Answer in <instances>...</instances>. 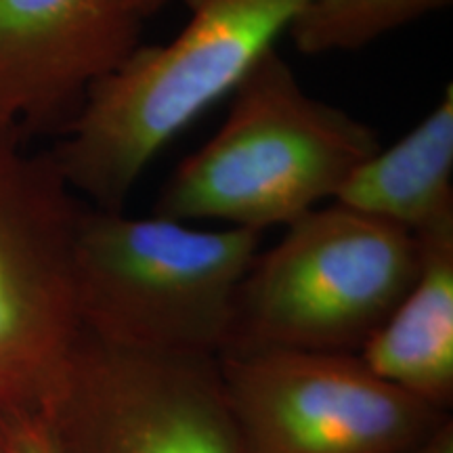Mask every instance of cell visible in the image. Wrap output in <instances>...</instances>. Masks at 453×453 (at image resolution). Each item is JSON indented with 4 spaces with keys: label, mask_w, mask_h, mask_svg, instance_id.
<instances>
[{
    "label": "cell",
    "mask_w": 453,
    "mask_h": 453,
    "mask_svg": "<svg viewBox=\"0 0 453 453\" xmlns=\"http://www.w3.org/2000/svg\"><path fill=\"white\" fill-rule=\"evenodd\" d=\"M44 413L61 453H242L219 357L141 353L84 332Z\"/></svg>",
    "instance_id": "obj_7"
},
{
    "label": "cell",
    "mask_w": 453,
    "mask_h": 453,
    "mask_svg": "<svg viewBox=\"0 0 453 453\" xmlns=\"http://www.w3.org/2000/svg\"><path fill=\"white\" fill-rule=\"evenodd\" d=\"M219 372L242 453H411L451 420L355 353H226Z\"/></svg>",
    "instance_id": "obj_6"
},
{
    "label": "cell",
    "mask_w": 453,
    "mask_h": 453,
    "mask_svg": "<svg viewBox=\"0 0 453 453\" xmlns=\"http://www.w3.org/2000/svg\"><path fill=\"white\" fill-rule=\"evenodd\" d=\"M420 263V242L401 226L336 202L315 208L254 257L220 355H357L410 290Z\"/></svg>",
    "instance_id": "obj_4"
},
{
    "label": "cell",
    "mask_w": 453,
    "mask_h": 453,
    "mask_svg": "<svg viewBox=\"0 0 453 453\" xmlns=\"http://www.w3.org/2000/svg\"><path fill=\"white\" fill-rule=\"evenodd\" d=\"M231 99L219 133L164 185L156 217L225 223L263 234L336 200L380 150L376 130L313 97L277 49L260 57Z\"/></svg>",
    "instance_id": "obj_2"
},
{
    "label": "cell",
    "mask_w": 453,
    "mask_h": 453,
    "mask_svg": "<svg viewBox=\"0 0 453 453\" xmlns=\"http://www.w3.org/2000/svg\"><path fill=\"white\" fill-rule=\"evenodd\" d=\"M127 7L133 11L134 15L139 17V19H147V17L156 15L157 11H162L166 4L170 3V0H122Z\"/></svg>",
    "instance_id": "obj_14"
},
{
    "label": "cell",
    "mask_w": 453,
    "mask_h": 453,
    "mask_svg": "<svg viewBox=\"0 0 453 453\" xmlns=\"http://www.w3.org/2000/svg\"><path fill=\"white\" fill-rule=\"evenodd\" d=\"M0 453H9L7 451V437H4V418L0 416Z\"/></svg>",
    "instance_id": "obj_15"
},
{
    "label": "cell",
    "mask_w": 453,
    "mask_h": 453,
    "mask_svg": "<svg viewBox=\"0 0 453 453\" xmlns=\"http://www.w3.org/2000/svg\"><path fill=\"white\" fill-rule=\"evenodd\" d=\"M143 24L122 0H0V127H67Z\"/></svg>",
    "instance_id": "obj_8"
},
{
    "label": "cell",
    "mask_w": 453,
    "mask_h": 453,
    "mask_svg": "<svg viewBox=\"0 0 453 453\" xmlns=\"http://www.w3.org/2000/svg\"><path fill=\"white\" fill-rule=\"evenodd\" d=\"M4 437L9 453H61L44 411L4 416Z\"/></svg>",
    "instance_id": "obj_12"
},
{
    "label": "cell",
    "mask_w": 453,
    "mask_h": 453,
    "mask_svg": "<svg viewBox=\"0 0 453 453\" xmlns=\"http://www.w3.org/2000/svg\"><path fill=\"white\" fill-rule=\"evenodd\" d=\"M334 202L413 237L453 225V84L410 133L367 157Z\"/></svg>",
    "instance_id": "obj_10"
},
{
    "label": "cell",
    "mask_w": 453,
    "mask_h": 453,
    "mask_svg": "<svg viewBox=\"0 0 453 453\" xmlns=\"http://www.w3.org/2000/svg\"><path fill=\"white\" fill-rule=\"evenodd\" d=\"M449 4L451 0H311L288 36L304 55L357 50Z\"/></svg>",
    "instance_id": "obj_11"
},
{
    "label": "cell",
    "mask_w": 453,
    "mask_h": 453,
    "mask_svg": "<svg viewBox=\"0 0 453 453\" xmlns=\"http://www.w3.org/2000/svg\"><path fill=\"white\" fill-rule=\"evenodd\" d=\"M84 208L50 154L0 127V416L44 411L82 338L73 254Z\"/></svg>",
    "instance_id": "obj_5"
},
{
    "label": "cell",
    "mask_w": 453,
    "mask_h": 453,
    "mask_svg": "<svg viewBox=\"0 0 453 453\" xmlns=\"http://www.w3.org/2000/svg\"><path fill=\"white\" fill-rule=\"evenodd\" d=\"M170 42L143 44L95 82L50 151L73 194L122 211L151 160L275 49L311 0H185Z\"/></svg>",
    "instance_id": "obj_1"
},
{
    "label": "cell",
    "mask_w": 453,
    "mask_h": 453,
    "mask_svg": "<svg viewBox=\"0 0 453 453\" xmlns=\"http://www.w3.org/2000/svg\"><path fill=\"white\" fill-rule=\"evenodd\" d=\"M416 240L422 250L416 280L357 355L384 382L447 413L453 405V225Z\"/></svg>",
    "instance_id": "obj_9"
},
{
    "label": "cell",
    "mask_w": 453,
    "mask_h": 453,
    "mask_svg": "<svg viewBox=\"0 0 453 453\" xmlns=\"http://www.w3.org/2000/svg\"><path fill=\"white\" fill-rule=\"evenodd\" d=\"M260 242L252 229L84 208L73 254L82 330L141 353L219 357Z\"/></svg>",
    "instance_id": "obj_3"
},
{
    "label": "cell",
    "mask_w": 453,
    "mask_h": 453,
    "mask_svg": "<svg viewBox=\"0 0 453 453\" xmlns=\"http://www.w3.org/2000/svg\"><path fill=\"white\" fill-rule=\"evenodd\" d=\"M411 453H453V422L447 420L433 437Z\"/></svg>",
    "instance_id": "obj_13"
}]
</instances>
